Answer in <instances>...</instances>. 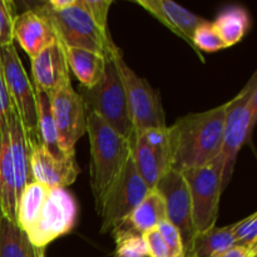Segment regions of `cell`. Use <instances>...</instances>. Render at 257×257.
<instances>
[{
    "label": "cell",
    "mask_w": 257,
    "mask_h": 257,
    "mask_svg": "<svg viewBox=\"0 0 257 257\" xmlns=\"http://www.w3.org/2000/svg\"><path fill=\"white\" fill-rule=\"evenodd\" d=\"M90 145V187L99 215L108 191L131 157V143L94 113L87 112Z\"/></svg>",
    "instance_id": "7a4b0ae2"
},
{
    "label": "cell",
    "mask_w": 257,
    "mask_h": 257,
    "mask_svg": "<svg viewBox=\"0 0 257 257\" xmlns=\"http://www.w3.org/2000/svg\"><path fill=\"white\" fill-rule=\"evenodd\" d=\"M52 24L55 37L64 47L79 48L102 54L108 59L110 52L117 45L110 38L109 32L100 29L87 12L75 0L72 8L65 10H54L47 4L35 7Z\"/></svg>",
    "instance_id": "5b68a950"
},
{
    "label": "cell",
    "mask_w": 257,
    "mask_h": 257,
    "mask_svg": "<svg viewBox=\"0 0 257 257\" xmlns=\"http://www.w3.org/2000/svg\"><path fill=\"white\" fill-rule=\"evenodd\" d=\"M231 235L236 246L257 248V213L231 225Z\"/></svg>",
    "instance_id": "83f0119b"
},
{
    "label": "cell",
    "mask_w": 257,
    "mask_h": 257,
    "mask_svg": "<svg viewBox=\"0 0 257 257\" xmlns=\"http://www.w3.org/2000/svg\"><path fill=\"white\" fill-rule=\"evenodd\" d=\"M0 68L9 94L33 143L39 142L37 94L14 44L0 48Z\"/></svg>",
    "instance_id": "ba28073f"
},
{
    "label": "cell",
    "mask_w": 257,
    "mask_h": 257,
    "mask_svg": "<svg viewBox=\"0 0 257 257\" xmlns=\"http://www.w3.org/2000/svg\"><path fill=\"white\" fill-rule=\"evenodd\" d=\"M47 4L54 10H65L72 8L75 4V0H49Z\"/></svg>",
    "instance_id": "e575fe53"
},
{
    "label": "cell",
    "mask_w": 257,
    "mask_h": 257,
    "mask_svg": "<svg viewBox=\"0 0 257 257\" xmlns=\"http://www.w3.org/2000/svg\"><path fill=\"white\" fill-rule=\"evenodd\" d=\"M193 45L200 54L201 50L213 53L227 48L215 30L212 23L207 22V20H205L202 24L196 28L195 33H193Z\"/></svg>",
    "instance_id": "4316f807"
},
{
    "label": "cell",
    "mask_w": 257,
    "mask_h": 257,
    "mask_svg": "<svg viewBox=\"0 0 257 257\" xmlns=\"http://www.w3.org/2000/svg\"><path fill=\"white\" fill-rule=\"evenodd\" d=\"M235 241L231 235V225L215 226L205 232H197L190 250L183 257H216L233 247Z\"/></svg>",
    "instance_id": "cb8c5ba5"
},
{
    "label": "cell",
    "mask_w": 257,
    "mask_h": 257,
    "mask_svg": "<svg viewBox=\"0 0 257 257\" xmlns=\"http://www.w3.org/2000/svg\"><path fill=\"white\" fill-rule=\"evenodd\" d=\"M38 104V133H39V142L43 147L55 158H64L67 156L59 146L57 127H55L54 118L52 114L50 107V98L47 93L35 89ZM75 155V153H74Z\"/></svg>",
    "instance_id": "d4e9b609"
},
{
    "label": "cell",
    "mask_w": 257,
    "mask_h": 257,
    "mask_svg": "<svg viewBox=\"0 0 257 257\" xmlns=\"http://www.w3.org/2000/svg\"><path fill=\"white\" fill-rule=\"evenodd\" d=\"M212 25L226 47H232L245 37L250 27V15L242 7H227L217 15Z\"/></svg>",
    "instance_id": "603a6c76"
},
{
    "label": "cell",
    "mask_w": 257,
    "mask_h": 257,
    "mask_svg": "<svg viewBox=\"0 0 257 257\" xmlns=\"http://www.w3.org/2000/svg\"><path fill=\"white\" fill-rule=\"evenodd\" d=\"M30 157L32 141L15 109L7 132L0 138V202L5 217L15 223L20 195L34 182Z\"/></svg>",
    "instance_id": "3957f363"
},
{
    "label": "cell",
    "mask_w": 257,
    "mask_h": 257,
    "mask_svg": "<svg viewBox=\"0 0 257 257\" xmlns=\"http://www.w3.org/2000/svg\"><path fill=\"white\" fill-rule=\"evenodd\" d=\"M166 220H167V212H166L165 200L158 190L153 188L143 198L142 202L131 212V215L118 223L110 231V233L117 235V233L133 232L143 235L147 231L156 228Z\"/></svg>",
    "instance_id": "d6986e66"
},
{
    "label": "cell",
    "mask_w": 257,
    "mask_h": 257,
    "mask_svg": "<svg viewBox=\"0 0 257 257\" xmlns=\"http://www.w3.org/2000/svg\"><path fill=\"white\" fill-rule=\"evenodd\" d=\"M156 190L162 195L167 212V221L172 223L182 237L183 252L190 250L193 238L197 235L192 215L190 191L181 172L170 170L160 181ZM185 256V255H183Z\"/></svg>",
    "instance_id": "5bb4252c"
},
{
    "label": "cell",
    "mask_w": 257,
    "mask_h": 257,
    "mask_svg": "<svg viewBox=\"0 0 257 257\" xmlns=\"http://www.w3.org/2000/svg\"><path fill=\"white\" fill-rule=\"evenodd\" d=\"M130 143L131 157L138 173L148 187L155 188L172 165L170 125L135 133Z\"/></svg>",
    "instance_id": "9c48e42d"
},
{
    "label": "cell",
    "mask_w": 257,
    "mask_h": 257,
    "mask_svg": "<svg viewBox=\"0 0 257 257\" xmlns=\"http://www.w3.org/2000/svg\"><path fill=\"white\" fill-rule=\"evenodd\" d=\"M69 70L74 73L83 88H92L104 75L107 58L90 50L64 47Z\"/></svg>",
    "instance_id": "ffe728a7"
},
{
    "label": "cell",
    "mask_w": 257,
    "mask_h": 257,
    "mask_svg": "<svg viewBox=\"0 0 257 257\" xmlns=\"http://www.w3.org/2000/svg\"><path fill=\"white\" fill-rule=\"evenodd\" d=\"M5 217V215H4V210H3V206H2V202H0V225H2V221H3V218Z\"/></svg>",
    "instance_id": "d590c367"
},
{
    "label": "cell",
    "mask_w": 257,
    "mask_h": 257,
    "mask_svg": "<svg viewBox=\"0 0 257 257\" xmlns=\"http://www.w3.org/2000/svg\"><path fill=\"white\" fill-rule=\"evenodd\" d=\"M257 255V248H247L242 246H233L216 257H253Z\"/></svg>",
    "instance_id": "836d02e7"
},
{
    "label": "cell",
    "mask_w": 257,
    "mask_h": 257,
    "mask_svg": "<svg viewBox=\"0 0 257 257\" xmlns=\"http://www.w3.org/2000/svg\"><path fill=\"white\" fill-rule=\"evenodd\" d=\"M14 110L15 105L13 103L12 97H10L7 84H5L2 68H0V138L7 132L10 118H12Z\"/></svg>",
    "instance_id": "1f68e13d"
},
{
    "label": "cell",
    "mask_w": 257,
    "mask_h": 257,
    "mask_svg": "<svg viewBox=\"0 0 257 257\" xmlns=\"http://www.w3.org/2000/svg\"><path fill=\"white\" fill-rule=\"evenodd\" d=\"M113 237L115 240V257H148L142 235L125 232L113 235Z\"/></svg>",
    "instance_id": "484cf974"
},
{
    "label": "cell",
    "mask_w": 257,
    "mask_h": 257,
    "mask_svg": "<svg viewBox=\"0 0 257 257\" xmlns=\"http://www.w3.org/2000/svg\"><path fill=\"white\" fill-rule=\"evenodd\" d=\"M136 4L141 5L171 32L187 42L203 62V55L200 54L193 45V33L198 25L205 22L203 18L193 14L188 9L171 0H136Z\"/></svg>",
    "instance_id": "e0dca14e"
},
{
    "label": "cell",
    "mask_w": 257,
    "mask_h": 257,
    "mask_svg": "<svg viewBox=\"0 0 257 257\" xmlns=\"http://www.w3.org/2000/svg\"><path fill=\"white\" fill-rule=\"evenodd\" d=\"M142 236L146 246H147L148 257H170L165 241H163L161 233L158 232L157 227L147 231Z\"/></svg>",
    "instance_id": "d6a6232c"
},
{
    "label": "cell",
    "mask_w": 257,
    "mask_h": 257,
    "mask_svg": "<svg viewBox=\"0 0 257 257\" xmlns=\"http://www.w3.org/2000/svg\"><path fill=\"white\" fill-rule=\"evenodd\" d=\"M32 73L35 89L42 90L48 95L70 84L64 45L57 37L32 59Z\"/></svg>",
    "instance_id": "9a60e30c"
},
{
    "label": "cell",
    "mask_w": 257,
    "mask_h": 257,
    "mask_svg": "<svg viewBox=\"0 0 257 257\" xmlns=\"http://www.w3.org/2000/svg\"><path fill=\"white\" fill-rule=\"evenodd\" d=\"M227 102L212 109L190 113L170 125L171 170L185 172L216 162L222 147Z\"/></svg>",
    "instance_id": "6da1fadb"
},
{
    "label": "cell",
    "mask_w": 257,
    "mask_h": 257,
    "mask_svg": "<svg viewBox=\"0 0 257 257\" xmlns=\"http://www.w3.org/2000/svg\"><path fill=\"white\" fill-rule=\"evenodd\" d=\"M190 191L192 215L197 232H205L216 226L218 218V206L222 195L221 175L222 170L218 162L192 168L181 172Z\"/></svg>",
    "instance_id": "30bf717a"
},
{
    "label": "cell",
    "mask_w": 257,
    "mask_h": 257,
    "mask_svg": "<svg viewBox=\"0 0 257 257\" xmlns=\"http://www.w3.org/2000/svg\"><path fill=\"white\" fill-rule=\"evenodd\" d=\"M30 166L33 180L49 190L68 187L79 175L75 155L55 158L43 147L42 143L32 145Z\"/></svg>",
    "instance_id": "2e32d148"
},
{
    "label": "cell",
    "mask_w": 257,
    "mask_h": 257,
    "mask_svg": "<svg viewBox=\"0 0 257 257\" xmlns=\"http://www.w3.org/2000/svg\"><path fill=\"white\" fill-rule=\"evenodd\" d=\"M78 205L65 188H53L48 192L35 227L28 233L33 245L45 248L50 242L67 235L75 226Z\"/></svg>",
    "instance_id": "7c38bea8"
},
{
    "label": "cell",
    "mask_w": 257,
    "mask_h": 257,
    "mask_svg": "<svg viewBox=\"0 0 257 257\" xmlns=\"http://www.w3.org/2000/svg\"><path fill=\"white\" fill-rule=\"evenodd\" d=\"M60 150L74 155V146L87 133V110L79 93L72 84L49 95Z\"/></svg>",
    "instance_id": "4fadbf2b"
},
{
    "label": "cell",
    "mask_w": 257,
    "mask_h": 257,
    "mask_svg": "<svg viewBox=\"0 0 257 257\" xmlns=\"http://www.w3.org/2000/svg\"><path fill=\"white\" fill-rule=\"evenodd\" d=\"M15 5L9 0H0V48L14 44Z\"/></svg>",
    "instance_id": "f1b7e54d"
},
{
    "label": "cell",
    "mask_w": 257,
    "mask_h": 257,
    "mask_svg": "<svg viewBox=\"0 0 257 257\" xmlns=\"http://www.w3.org/2000/svg\"><path fill=\"white\" fill-rule=\"evenodd\" d=\"M0 257H45V248L33 245L17 223L4 217L0 225Z\"/></svg>",
    "instance_id": "44dd1931"
},
{
    "label": "cell",
    "mask_w": 257,
    "mask_h": 257,
    "mask_svg": "<svg viewBox=\"0 0 257 257\" xmlns=\"http://www.w3.org/2000/svg\"><path fill=\"white\" fill-rule=\"evenodd\" d=\"M157 230L161 233V236H162L163 241H165L166 247L168 250V256L183 257L185 252H183L182 237H181L177 228L166 220L157 226Z\"/></svg>",
    "instance_id": "f546056e"
},
{
    "label": "cell",
    "mask_w": 257,
    "mask_h": 257,
    "mask_svg": "<svg viewBox=\"0 0 257 257\" xmlns=\"http://www.w3.org/2000/svg\"><path fill=\"white\" fill-rule=\"evenodd\" d=\"M55 39V33L47 17L37 9H28L14 19V40L34 59Z\"/></svg>",
    "instance_id": "ac0fdd59"
},
{
    "label": "cell",
    "mask_w": 257,
    "mask_h": 257,
    "mask_svg": "<svg viewBox=\"0 0 257 257\" xmlns=\"http://www.w3.org/2000/svg\"><path fill=\"white\" fill-rule=\"evenodd\" d=\"M108 59L112 60L122 79L135 133L167 127L160 93L153 89L147 80L135 73L125 63L118 47L110 52Z\"/></svg>",
    "instance_id": "8992f818"
},
{
    "label": "cell",
    "mask_w": 257,
    "mask_h": 257,
    "mask_svg": "<svg viewBox=\"0 0 257 257\" xmlns=\"http://www.w3.org/2000/svg\"><path fill=\"white\" fill-rule=\"evenodd\" d=\"M48 192H49V188L34 181L29 183L20 195L17 207V225L27 235L37 225Z\"/></svg>",
    "instance_id": "7402d4cb"
},
{
    "label": "cell",
    "mask_w": 257,
    "mask_h": 257,
    "mask_svg": "<svg viewBox=\"0 0 257 257\" xmlns=\"http://www.w3.org/2000/svg\"><path fill=\"white\" fill-rule=\"evenodd\" d=\"M153 188L148 187L138 173L132 157L125 163L120 175L108 191L99 216L102 217L100 232H110L118 223L131 215Z\"/></svg>",
    "instance_id": "8fae6325"
},
{
    "label": "cell",
    "mask_w": 257,
    "mask_h": 257,
    "mask_svg": "<svg viewBox=\"0 0 257 257\" xmlns=\"http://www.w3.org/2000/svg\"><path fill=\"white\" fill-rule=\"evenodd\" d=\"M257 118V73H253L245 87L227 102L223 124L222 147L218 156L221 166V190H226L232 178L241 148L250 141Z\"/></svg>",
    "instance_id": "277c9868"
},
{
    "label": "cell",
    "mask_w": 257,
    "mask_h": 257,
    "mask_svg": "<svg viewBox=\"0 0 257 257\" xmlns=\"http://www.w3.org/2000/svg\"><path fill=\"white\" fill-rule=\"evenodd\" d=\"M79 5L100 29L108 30V13L112 0H79Z\"/></svg>",
    "instance_id": "4dcf8cb0"
},
{
    "label": "cell",
    "mask_w": 257,
    "mask_h": 257,
    "mask_svg": "<svg viewBox=\"0 0 257 257\" xmlns=\"http://www.w3.org/2000/svg\"><path fill=\"white\" fill-rule=\"evenodd\" d=\"M84 102L85 110L102 118L109 127L122 137L131 141L135 136L130 117L127 99L122 79L110 59H107L104 75L92 88H83L79 93Z\"/></svg>",
    "instance_id": "52a82bcc"
}]
</instances>
